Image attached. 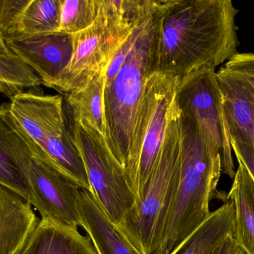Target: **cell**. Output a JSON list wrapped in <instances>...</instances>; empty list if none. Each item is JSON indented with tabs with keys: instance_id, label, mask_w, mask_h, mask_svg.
Returning a JSON list of instances; mask_svg holds the SVG:
<instances>
[{
	"instance_id": "1",
	"label": "cell",
	"mask_w": 254,
	"mask_h": 254,
	"mask_svg": "<svg viewBox=\"0 0 254 254\" xmlns=\"http://www.w3.org/2000/svg\"><path fill=\"white\" fill-rule=\"evenodd\" d=\"M231 0H164L156 71L179 79L216 67L238 53Z\"/></svg>"
},
{
	"instance_id": "2",
	"label": "cell",
	"mask_w": 254,
	"mask_h": 254,
	"mask_svg": "<svg viewBox=\"0 0 254 254\" xmlns=\"http://www.w3.org/2000/svg\"><path fill=\"white\" fill-rule=\"evenodd\" d=\"M179 132V179L153 254H170L208 219L210 203L222 171L220 150L206 137L195 119L180 111Z\"/></svg>"
},
{
	"instance_id": "3",
	"label": "cell",
	"mask_w": 254,
	"mask_h": 254,
	"mask_svg": "<svg viewBox=\"0 0 254 254\" xmlns=\"http://www.w3.org/2000/svg\"><path fill=\"white\" fill-rule=\"evenodd\" d=\"M164 0H145L134 25V39L119 73L104 89L107 144L125 171L130 143L145 85L156 71Z\"/></svg>"
},
{
	"instance_id": "4",
	"label": "cell",
	"mask_w": 254,
	"mask_h": 254,
	"mask_svg": "<svg viewBox=\"0 0 254 254\" xmlns=\"http://www.w3.org/2000/svg\"><path fill=\"white\" fill-rule=\"evenodd\" d=\"M0 131L25 179L29 202L40 213L41 219L80 227L77 207L80 188L58 171L33 144L10 112L8 103L0 104Z\"/></svg>"
},
{
	"instance_id": "5",
	"label": "cell",
	"mask_w": 254,
	"mask_h": 254,
	"mask_svg": "<svg viewBox=\"0 0 254 254\" xmlns=\"http://www.w3.org/2000/svg\"><path fill=\"white\" fill-rule=\"evenodd\" d=\"M180 158L179 110L175 98L164 143L141 198L116 227L141 254H153L158 247L177 185Z\"/></svg>"
},
{
	"instance_id": "6",
	"label": "cell",
	"mask_w": 254,
	"mask_h": 254,
	"mask_svg": "<svg viewBox=\"0 0 254 254\" xmlns=\"http://www.w3.org/2000/svg\"><path fill=\"white\" fill-rule=\"evenodd\" d=\"M179 79L154 72L146 82L137 110L125 174L140 201L165 137Z\"/></svg>"
},
{
	"instance_id": "7",
	"label": "cell",
	"mask_w": 254,
	"mask_h": 254,
	"mask_svg": "<svg viewBox=\"0 0 254 254\" xmlns=\"http://www.w3.org/2000/svg\"><path fill=\"white\" fill-rule=\"evenodd\" d=\"M65 118L84 164L89 192L104 214L118 227L135 202L123 169L102 134L84 121L74 120L66 115Z\"/></svg>"
},
{
	"instance_id": "8",
	"label": "cell",
	"mask_w": 254,
	"mask_h": 254,
	"mask_svg": "<svg viewBox=\"0 0 254 254\" xmlns=\"http://www.w3.org/2000/svg\"><path fill=\"white\" fill-rule=\"evenodd\" d=\"M133 28L124 21L114 7L101 0L95 22L86 29L73 34L72 58L55 89L67 94L84 86L108 64Z\"/></svg>"
},
{
	"instance_id": "9",
	"label": "cell",
	"mask_w": 254,
	"mask_h": 254,
	"mask_svg": "<svg viewBox=\"0 0 254 254\" xmlns=\"http://www.w3.org/2000/svg\"><path fill=\"white\" fill-rule=\"evenodd\" d=\"M176 102L180 112L195 119L206 137L220 150L222 171L234 178L231 136L214 69H201L179 80Z\"/></svg>"
},
{
	"instance_id": "10",
	"label": "cell",
	"mask_w": 254,
	"mask_h": 254,
	"mask_svg": "<svg viewBox=\"0 0 254 254\" xmlns=\"http://www.w3.org/2000/svg\"><path fill=\"white\" fill-rule=\"evenodd\" d=\"M5 42L10 52L40 77L42 85L55 89L74 52V35L60 31L19 34L5 39Z\"/></svg>"
},
{
	"instance_id": "11",
	"label": "cell",
	"mask_w": 254,
	"mask_h": 254,
	"mask_svg": "<svg viewBox=\"0 0 254 254\" xmlns=\"http://www.w3.org/2000/svg\"><path fill=\"white\" fill-rule=\"evenodd\" d=\"M231 139L254 148V94L235 73L222 67L216 73Z\"/></svg>"
},
{
	"instance_id": "12",
	"label": "cell",
	"mask_w": 254,
	"mask_h": 254,
	"mask_svg": "<svg viewBox=\"0 0 254 254\" xmlns=\"http://www.w3.org/2000/svg\"><path fill=\"white\" fill-rule=\"evenodd\" d=\"M32 204L0 184V254H19L39 222Z\"/></svg>"
},
{
	"instance_id": "13",
	"label": "cell",
	"mask_w": 254,
	"mask_h": 254,
	"mask_svg": "<svg viewBox=\"0 0 254 254\" xmlns=\"http://www.w3.org/2000/svg\"><path fill=\"white\" fill-rule=\"evenodd\" d=\"M77 207L80 227L87 233L98 254H141L121 235L89 191L80 189Z\"/></svg>"
},
{
	"instance_id": "14",
	"label": "cell",
	"mask_w": 254,
	"mask_h": 254,
	"mask_svg": "<svg viewBox=\"0 0 254 254\" xmlns=\"http://www.w3.org/2000/svg\"><path fill=\"white\" fill-rule=\"evenodd\" d=\"M19 254H98L78 227L40 219Z\"/></svg>"
},
{
	"instance_id": "15",
	"label": "cell",
	"mask_w": 254,
	"mask_h": 254,
	"mask_svg": "<svg viewBox=\"0 0 254 254\" xmlns=\"http://www.w3.org/2000/svg\"><path fill=\"white\" fill-rule=\"evenodd\" d=\"M235 234V209L228 200L170 254H210Z\"/></svg>"
},
{
	"instance_id": "16",
	"label": "cell",
	"mask_w": 254,
	"mask_h": 254,
	"mask_svg": "<svg viewBox=\"0 0 254 254\" xmlns=\"http://www.w3.org/2000/svg\"><path fill=\"white\" fill-rule=\"evenodd\" d=\"M228 199L235 209V234L237 247L246 254H254V180L240 160Z\"/></svg>"
},
{
	"instance_id": "17",
	"label": "cell",
	"mask_w": 254,
	"mask_h": 254,
	"mask_svg": "<svg viewBox=\"0 0 254 254\" xmlns=\"http://www.w3.org/2000/svg\"><path fill=\"white\" fill-rule=\"evenodd\" d=\"M107 64L91 78L84 86L65 94V106L68 110V114L65 115L74 120L87 122L104 137L106 122L104 98Z\"/></svg>"
},
{
	"instance_id": "18",
	"label": "cell",
	"mask_w": 254,
	"mask_h": 254,
	"mask_svg": "<svg viewBox=\"0 0 254 254\" xmlns=\"http://www.w3.org/2000/svg\"><path fill=\"white\" fill-rule=\"evenodd\" d=\"M61 0H30L21 16L20 34L55 32L61 22Z\"/></svg>"
},
{
	"instance_id": "19",
	"label": "cell",
	"mask_w": 254,
	"mask_h": 254,
	"mask_svg": "<svg viewBox=\"0 0 254 254\" xmlns=\"http://www.w3.org/2000/svg\"><path fill=\"white\" fill-rule=\"evenodd\" d=\"M42 85L41 79L22 60L14 55H0V92L11 97L25 92L35 90Z\"/></svg>"
},
{
	"instance_id": "20",
	"label": "cell",
	"mask_w": 254,
	"mask_h": 254,
	"mask_svg": "<svg viewBox=\"0 0 254 254\" xmlns=\"http://www.w3.org/2000/svg\"><path fill=\"white\" fill-rule=\"evenodd\" d=\"M101 0H61L59 30L75 34L92 25L99 12Z\"/></svg>"
},
{
	"instance_id": "21",
	"label": "cell",
	"mask_w": 254,
	"mask_h": 254,
	"mask_svg": "<svg viewBox=\"0 0 254 254\" xmlns=\"http://www.w3.org/2000/svg\"><path fill=\"white\" fill-rule=\"evenodd\" d=\"M0 184L29 201L30 192L23 176L9 153L0 131Z\"/></svg>"
},
{
	"instance_id": "22",
	"label": "cell",
	"mask_w": 254,
	"mask_h": 254,
	"mask_svg": "<svg viewBox=\"0 0 254 254\" xmlns=\"http://www.w3.org/2000/svg\"><path fill=\"white\" fill-rule=\"evenodd\" d=\"M30 0H0V34L4 39L20 34L21 16Z\"/></svg>"
},
{
	"instance_id": "23",
	"label": "cell",
	"mask_w": 254,
	"mask_h": 254,
	"mask_svg": "<svg viewBox=\"0 0 254 254\" xmlns=\"http://www.w3.org/2000/svg\"><path fill=\"white\" fill-rule=\"evenodd\" d=\"M225 67L241 78L254 94V53L236 54Z\"/></svg>"
},
{
	"instance_id": "24",
	"label": "cell",
	"mask_w": 254,
	"mask_h": 254,
	"mask_svg": "<svg viewBox=\"0 0 254 254\" xmlns=\"http://www.w3.org/2000/svg\"><path fill=\"white\" fill-rule=\"evenodd\" d=\"M231 146L237 159L246 166L254 180V148L231 139Z\"/></svg>"
},
{
	"instance_id": "25",
	"label": "cell",
	"mask_w": 254,
	"mask_h": 254,
	"mask_svg": "<svg viewBox=\"0 0 254 254\" xmlns=\"http://www.w3.org/2000/svg\"><path fill=\"white\" fill-rule=\"evenodd\" d=\"M237 244L234 238H228L225 240L216 250L210 254H231L234 252Z\"/></svg>"
},
{
	"instance_id": "26",
	"label": "cell",
	"mask_w": 254,
	"mask_h": 254,
	"mask_svg": "<svg viewBox=\"0 0 254 254\" xmlns=\"http://www.w3.org/2000/svg\"><path fill=\"white\" fill-rule=\"evenodd\" d=\"M13 55L6 44L5 39L1 34H0V55L1 56H7V55Z\"/></svg>"
},
{
	"instance_id": "27",
	"label": "cell",
	"mask_w": 254,
	"mask_h": 254,
	"mask_svg": "<svg viewBox=\"0 0 254 254\" xmlns=\"http://www.w3.org/2000/svg\"><path fill=\"white\" fill-rule=\"evenodd\" d=\"M231 254H246L240 248L237 247V246H236L235 249H234V252H232Z\"/></svg>"
}]
</instances>
